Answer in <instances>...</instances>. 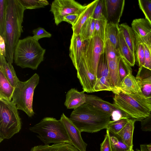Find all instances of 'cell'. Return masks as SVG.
<instances>
[{
  "mask_svg": "<svg viewBox=\"0 0 151 151\" xmlns=\"http://www.w3.org/2000/svg\"><path fill=\"white\" fill-rule=\"evenodd\" d=\"M82 11L79 12L71 14L64 17L63 18V21L67 22L72 24V25H73Z\"/></svg>",
  "mask_w": 151,
  "mask_h": 151,
  "instance_id": "cell-45",
  "label": "cell"
},
{
  "mask_svg": "<svg viewBox=\"0 0 151 151\" xmlns=\"http://www.w3.org/2000/svg\"><path fill=\"white\" fill-rule=\"evenodd\" d=\"M121 92L137 94H143L139 80L133 75L132 71L128 73L119 86L112 91L114 94Z\"/></svg>",
  "mask_w": 151,
  "mask_h": 151,
  "instance_id": "cell-13",
  "label": "cell"
},
{
  "mask_svg": "<svg viewBox=\"0 0 151 151\" xmlns=\"http://www.w3.org/2000/svg\"><path fill=\"white\" fill-rule=\"evenodd\" d=\"M142 90L143 94L145 96H147L151 94V85L146 84L142 87Z\"/></svg>",
  "mask_w": 151,
  "mask_h": 151,
  "instance_id": "cell-49",
  "label": "cell"
},
{
  "mask_svg": "<svg viewBox=\"0 0 151 151\" xmlns=\"http://www.w3.org/2000/svg\"><path fill=\"white\" fill-rule=\"evenodd\" d=\"M120 33L119 24L112 23L107 24L106 30L105 39H109L121 55L120 49Z\"/></svg>",
  "mask_w": 151,
  "mask_h": 151,
  "instance_id": "cell-24",
  "label": "cell"
},
{
  "mask_svg": "<svg viewBox=\"0 0 151 151\" xmlns=\"http://www.w3.org/2000/svg\"><path fill=\"white\" fill-rule=\"evenodd\" d=\"M147 147L149 151H151V143L147 145Z\"/></svg>",
  "mask_w": 151,
  "mask_h": 151,
  "instance_id": "cell-52",
  "label": "cell"
},
{
  "mask_svg": "<svg viewBox=\"0 0 151 151\" xmlns=\"http://www.w3.org/2000/svg\"></svg>",
  "mask_w": 151,
  "mask_h": 151,
  "instance_id": "cell-53",
  "label": "cell"
},
{
  "mask_svg": "<svg viewBox=\"0 0 151 151\" xmlns=\"http://www.w3.org/2000/svg\"><path fill=\"white\" fill-rule=\"evenodd\" d=\"M111 115L113 112L118 109L113 104L94 95L86 94V102Z\"/></svg>",
  "mask_w": 151,
  "mask_h": 151,
  "instance_id": "cell-17",
  "label": "cell"
},
{
  "mask_svg": "<svg viewBox=\"0 0 151 151\" xmlns=\"http://www.w3.org/2000/svg\"><path fill=\"white\" fill-rule=\"evenodd\" d=\"M113 99L116 107L129 119L141 122L151 113V109L141 101L139 94L121 92L114 94Z\"/></svg>",
  "mask_w": 151,
  "mask_h": 151,
  "instance_id": "cell-5",
  "label": "cell"
},
{
  "mask_svg": "<svg viewBox=\"0 0 151 151\" xmlns=\"http://www.w3.org/2000/svg\"><path fill=\"white\" fill-rule=\"evenodd\" d=\"M111 116L112 121L117 120L124 117L122 112L118 109L114 111L111 114Z\"/></svg>",
  "mask_w": 151,
  "mask_h": 151,
  "instance_id": "cell-48",
  "label": "cell"
},
{
  "mask_svg": "<svg viewBox=\"0 0 151 151\" xmlns=\"http://www.w3.org/2000/svg\"><path fill=\"white\" fill-rule=\"evenodd\" d=\"M105 17L107 23L119 24L125 4L124 0H105Z\"/></svg>",
  "mask_w": 151,
  "mask_h": 151,
  "instance_id": "cell-12",
  "label": "cell"
},
{
  "mask_svg": "<svg viewBox=\"0 0 151 151\" xmlns=\"http://www.w3.org/2000/svg\"><path fill=\"white\" fill-rule=\"evenodd\" d=\"M6 0H0V35L4 37L6 27Z\"/></svg>",
  "mask_w": 151,
  "mask_h": 151,
  "instance_id": "cell-35",
  "label": "cell"
},
{
  "mask_svg": "<svg viewBox=\"0 0 151 151\" xmlns=\"http://www.w3.org/2000/svg\"><path fill=\"white\" fill-rule=\"evenodd\" d=\"M111 116L86 103L74 109L69 118L81 132L93 133L106 129Z\"/></svg>",
  "mask_w": 151,
  "mask_h": 151,
  "instance_id": "cell-2",
  "label": "cell"
},
{
  "mask_svg": "<svg viewBox=\"0 0 151 151\" xmlns=\"http://www.w3.org/2000/svg\"><path fill=\"white\" fill-rule=\"evenodd\" d=\"M129 119L124 117L121 119L116 121H111L107 126L106 129L109 132L116 134L125 126Z\"/></svg>",
  "mask_w": 151,
  "mask_h": 151,
  "instance_id": "cell-31",
  "label": "cell"
},
{
  "mask_svg": "<svg viewBox=\"0 0 151 151\" xmlns=\"http://www.w3.org/2000/svg\"><path fill=\"white\" fill-rule=\"evenodd\" d=\"M141 129L144 132H151V113L141 121Z\"/></svg>",
  "mask_w": 151,
  "mask_h": 151,
  "instance_id": "cell-43",
  "label": "cell"
},
{
  "mask_svg": "<svg viewBox=\"0 0 151 151\" xmlns=\"http://www.w3.org/2000/svg\"><path fill=\"white\" fill-rule=\"evenodd\" d=\"M119 28L125 42L135 56L137 40L134 31L132 27L129 26L126 23L119 25Z\"/></svg>",
  "mask_w": 151,
  "mask_h": 151,
  "instance_id": "cell-20",
  "label": "cell"
},
{
  "mask_svg": "<svg viewBox=\"0 0 151 151\" xmlns=\"http://www.w3.org/2000/svg\"><path fill=\"white\" fill-rule=\"evenodd\" d=\"M141 101L151 109V94L145 96L143 94H139Z\"/></svg>",
  "mask_w": 151,
  "mask_h": 151,
  "instance_id": "cell-47",
  "label": "cell"
},
{
  "mask_svg": "<svg viewBox=\"0 0 151 151\" xmlns=\"http://www.w3.org/2000/svg\"><path fill=\"white\" fill-rule=\"evenodd\" d=\"M26 9H34L44 8L49 4L46 0H18Z\"/></svg>",
  "mask_w": 151,
  "mask_h": 151,
  "instance_id": "cell-33",
  "label": "cell"
},
{
  "mask_svg": "<svg viewBox=\"0 0 151 151\" xmlns=\"http://www.w3.org/2000/svg\"><path fill=\"white\" fill-rule=\"evenodd\" d=\"M32 33L33 36L38 40L43 38H50L52 36V35L50 32L40 27L33 29Z\"/></svg>",
  "mask_w": 151,
  "mask_h": 151,
  "instance_id": "cell-40",
  "label": "cell"
},
{
  "mask_svg": "<svg viewBox=\"0 0 151 151\" xmlns=\"http://www.w3.org/2000/svg\"><path fill=\"white\" fill-rule=\"evenodd\" d=\"M99 0H95L86 6L79 15L74 24L72 25L73 34L79 35L81 29L86 20L90 17H92Z\"/></svg>",
  "mask_w": 151,
  "mask_h": 151,
  "instance_id": "cell-16",
  "label": "cell"
},
{
  "mask_svg": "<svg viewBox=\"0 0 151 151\" xmlns=\"http://www.w3.org/2000/svg\"><path fill=\"white\" fill-rule=\"evenodd\" d=\"M94 92L103 91H112L109 80L105 77L97 78L93 87Z\"/></svg>",
  "mask_w": 151,
  "mask_h": 151,
  "instance_id": "cell-34",
  "label": "cell"
},
{
  "mask_svg": "<svg viewBox=\"0 0 151 151\" xmlns=\"http://www.w3.org/2000/svg\"><path fill=\"white\" fill-rule=\"evenodd\" d=\"M139 81L142 87L143 85L145 84L151 85V76L142 80H139Z\"/></svg>",
  "mask_w": 151,
  "mask_h": 151,
  "instance_id": "cell-50",
  "label": "cell"
},
{
  "mask_svg": "<svg viewBox=\"0 0 151 151\" xmlns=\"http://www.w3.org/2000/svg\"><path fill=\"white\" fill-rule=\"evenodd\" d=\"M0 55L6 58V47L4 40L0 35Z\"/></svg>",
  "mask_w": 151,
  "mask_h": 151,
  "instance_id": "cell-46",
  "label": "cell"
},
{
  "mask_svg": "<svg viewBox=\"0 0 151 151\" xmlns=\"http://www.w3.org/2000/svg\"><path fill=\"white\" fill-rule=\"evenodd\" d=\"M142 43L145 50L144 63L143 67L151 71V56L146 45L144 43Z\"/></svg>",
  "mask_w": 151,
  "mask_h": 151,
  "instance_id": "cell-42",
  "label": "cell"
},
{
  "mask_svg": "<svg viewBox=\"0 0 151 151\" xmlns=\"http://www.w3.org/2000/svg\"><path fill=\"white\" fill-rule=\"evenodd\" d=\"M84 41L79 35L73 34L70 40L69 56L76 70L78 68L82 55Z\"/></svg>",
  "mask_w": 151,
  "mask_h": 151,
  "instance_id": "cell-14",
  "label": "cell"
},
{
  "mask_svg": "<svg viewBox=\"0 0 151 151\" xmlns=\"http://www.w3.org/2000/svg\"><path fill=\"white\" fill-rule=\"evenodd\" d=\"M141 151H149L147 149L146 145H142L140 147Z\"/></svg>",
  "mask_w": 151,
  "mask_h": 151,
  "instance_id": "cell-51",
  "label": "cell"
},
{
  "mask_svg": "<svg viewBox=\"0 0 151 151\" xmlns=\"http://www.w3.org/2000/svg\"><path fill=\"white\" fill-rule=\"evenodd\" d=\"M40 77L35 73L25 81H20L15 87L12 101L18 110L24 112L29 117L34 114L33 109V97L35 90L39 83Z\"/></svg>",
  "mask_w": 151,
  "mask_h": 151,
  "instance_id": "cell-7",
  "label": "cell"
},
{
  "mask_svg": "<svg viewBox=\"0 0 151 151\" xmlns=\"http://www.w3.org/2000/svg\"><path fill=\"white\" fill-rule=\"evenodd\" d=\"M136 121L129 119L124 127L117 134L122 142L127 147L133 148V135L134 123Z\"/></svg>",
  "mask_w": 151,
  "mask_h": 151,
  "instance_id": "cell-18",
  "label": "cell"
},
{
  "mask_svg": "<svg viewBox=\"0 0 151 151\" xmlns=\"http://www.w3.org/2000/svg\"><path fill=\"white\" fill-rule=\"evenodd\" d=\"M25 9L18 0H6V27L4 39L6 45V59L8 62L12 64L16 47L21 33L23 32L22 24Z\"/></svg>",
  "mask_w": 151,
  "mask_h": 151,
  "instance_id": "cell-1",
  "label": "cell"
},
{
  "mask_svg": "<svg viewBox=\"0 0 151 151\" xmlns=\"http://www.w3.org/2000/svg\"><path fill=\"white\" fill-rule=\"evenodd\" d=\"M131 25L137 36L143 37L151 33V24L145 18L134 19L132 21Z\"/></svg>",
  "mask_w": 151,
  "mask_h": 151,
  "instance_id": "cell-22",
  "label": "cell"
},
{
  "mask_svg": "<svg viewBox=\"0 0 151 151\" xmlns=\"http://www.w3.org/2000/svg\"><path fill=\"white\" fill-rule=\"evenodd\" d=\"M105 0H99L92 17L96 20L105 17Z\"/></svg>",
  "mask_w": 151,
  "mask_h": 151,
  "instance_id": "cell-39",
  "label": "cell"
},
{
  "mask_svg": "<svg viewBox=\"0 0 151 151\" xmlns=\"http://www.w3.org/2000/svg\"><path fill=\"white\" fill-rule=\"evenodd\" d=\"M31 132L37 134V137L45 144L67 143L71 141L66 129L60 119L45 117L40 122L29 128Z\"/></svg>",
  "mask_w": 151,
  "mask_h": 151,
  "instance_id": "cell-4",
  "label": "cell"
},
{
  "mask_svg": "<svg viewBox=\"0 0 151 151\" xmlns=\"http://www.w3.org/2000/svg\"><path fill=\"white\" fill-rule=\"evenodd\" d=\"M0 69L2 70L12 85L15 87L20 81L12 63L7 62L6 57L0 55Z\"/></svg>",
  "mask_w": 151,
  "mask_h": 151,
  "instance_id": "cell-19",
  "label": "cell"
},
{
  "mask_svg": "<svg viewBox=\"0 0 151 151\" xmlns=\"http://www.w3.org/2000/svg\"><path fill=\"white\" fill-rule=\"evenodd\" d=\"M76 70L77 76L83 91L87 93L94 92L93 87L97 77L91 72L86 63L82 58Z\"/></svg>",
  "mask_w": 151,
  "mask_h": 151,
  "instance_id": "cell-11",
  "label": "cell"
},
{
  "mask_svg": "<svg viewBox=\"0 0 151 151\" xmlns=\"http://www.w3.org/2000/svg\"><path fill=\"white\" fill-rule=\"evenodd\" d=\"M119 43L121 57L130 66H134L136 62L135 56L125 42L121 32L119 34Z\"/></svg>",
  "mask_w": 151,
  "mask_h": 151,
  "instance_id": "cell-26",
  "label": "cell"
},
{
  "mask_svg": "<svg viewBox=\"0 0 151 151\" xmlns=\"http://www.w3.org/2000/svg\"><path fill=\"white\" fill-rule=\"evenodd\" d=\"M83 91L79 92L75 88L69 90L66 95L64 105L68 109H76L86 102V94Z\"/></svg>",
  "mask_w": 151,
  "mask_h": 151,
  "instance_id": "cell-15",
  "label": "cell"
},
{
  "mask_svg": "<svg viewBox=\"0 0 151 151\" xmlns=\"http://www.w3.org/2000/svg\"><path fill=\"white\" fill-rule=\"evenodd\" d=\"M139 7L147 19L151 24V0H139Z\"/></svg>",
  "mask_w": 151,
  "mask_h": 151,
  "instance_id": "cell-37",
  "label": "cell"
},
{
  "mask_svg": "<svg viewBox=\"0 0 151 151\" xmlns=\"http://www.w3.org/2000/svg\"><path fill=\"white\" fill-rule=\"evenodd\" d=\"M104 52V42L94 36L84 41L81 58L85 60L91 72L96 76L97 67L101 55Z\"/></svg>",
  "mask_w": 151,
  "mask_h": 151,
  "instance_id": "cell-8",
  "label": "cell"
},
{
  "mask_svg": "<svg viewBox=\"0 0 151 151\" xmlns=\"http://www.w3.org/2000/svg\"><path fill=\"white\" fill-rule=\"evenodd\" d=\"M118 69L121 82L128 73L130 71H132V69L131 66L122 57H120L119 58Z\"/></svg>",
  "mask_w": 151,
  "mask_h": 151,
  "instance_id": "cell-38",
  "label": "cell"
},
{
  "mask_svg": "<svg viewBox=\"0 0 151 151\" xmlns=\"http://www.w3.org/2000/svg\"><path fill=\"white\" fill-rule=\"evenodd\" d=\"M60 120L70 139L71 144L79 151H86L87 145L83 139L79 129L64 113L61 115Z\"/></svg>",
  "mask_w": 151,
  "mask_h": 151,
  "instance_id": "cell-10",
  "label": "cell"
},
{
  "mask_svg": "<svg viewBox=\"0 0 151 151\" xmlns=\"http://www.w3.org/2000/svg\"><path fill=\"white\" fill-rule=\"evenodd\" d=\"M104 52L108 61L116 59L121 57L119 53L108 39L105 40Z\"/></svg>",
  "mask_w": 151,
  "mask_h": 151,
  "instance_id": "cell-32",
  "label": "cell"
},
{
  "mask_svg": "<svg viewBox=\"0 0 151 151\" xmlns=\"http://www.w3.org/2000/svg\"><path fill=\"white\" fill-rule=\"evenodd\" d=\"M119 58L108 61L109 68V81L112 89V92L119 86L121 83L118 69Z\"/></svg>",
  "mask_w": 151,
  "mask_h": 151,
  "instance_id": "cell-21",
  "label": "cell"
},
{
  "mask_svg": "<svg viewBox=\"0 0 151 151\" xmlns=\"http://www.w3.org/2000/svg\"><path fill=\"white\" fill-rule=\"evenodd\" d=\"M136 62L139 67L143 66L145 60V50L143 44L137 41L135 52Z\"/></svg>",
  "mask_w": 151,
  "mask_h": 151,
  "instance_id": "cell-36",
  "label": "cell"
},
{
  "mask_svg": "<svg viewBox=\"0 0 151 151\" xmlns=\"http://www.w3.org/2000/svg\"><path fill=\"white\" fill-rule=\"evenodd\" d=\"M95 19L89 17L84 24L80 30L79 35L83 41L89 40L93 37Z\"/></svg>",
  "mask_w": 151,
  "mask_h": 151,
  "instance_id": "cell-27",
  "label": "cell"
},
{
  "mask_svg": "<svg viewBox=\"0 0 151 151\" xmlns=\"http://www.w3.org/2000/svg\"><path fill=\"white\" fill-rule=\"evenodd\" d=\"M113 151H134L133 148L127 147L116 134L109 132ZM136 151H140L138 150Z\"/></svg>",
  "mask_w": 151,
  "mask_h": 151,
  "instance_id": "cell-28",
  "label": "cell"
},
{
  "mask_svg": "<svg viewBox=\"0 0 151 151\" xmlns=\"http://www.w3.org/2000/svg\"><path fill=\"white\" fill-rule=\"evenodd\" d=\"M136 37L137 41L140 42L146 45L151 56V33L144 37H139L136 36Z\"/></svg>",
  "mask_w": 151,
  "mask_h": 151,
  "instance_id": "cell-44",
  "label": "cell"
},
{
  "mask_svg": "<svg viewBox=\"0 0 151 151\" xmlns=\"http://www.w3.org/2000/svg\"><path fill=\"white\" fill-rule=\"evenodd\" d=\"M86 6L74 0H55L51 5L50 11L53 14L57 25L63 21L64 17L82 11Z\"/></svg>",
  "mask_w": 151,
  "mask_h": 151,
  "instance_id": "cell-9",
  "label": "cell"
},
{
  "mask_svg": "<svg viewBox=\"0 0 151 151\" xmlns=\"http://www.w3.org/2000/svg\"><path fill=\"white\" fill-rule=\"evenodd\" d=\"M14 88L7 79L3 71L0 69V98L12 101Z\"/></svg>",
  "mask_w": 151,
  "mask_h": 151,
  "instance_id": "cell-25",
  "label": "cell"
},
{
  "mask_svg": "<svg viewBox=\"0 0 151 151\" xmlns=\"http://www.w3.org/2000/svg\"><path fill=\"white\" fill-rule=\"evenodd\" d=\"M30 151H79L70 143H61L52 145H40L32 147Z\"/></svg>",
  "mask_w": 151,
  "mask_h": 151,
  "instance_id": "cell-23",
  "label": "cell"
},
{
  "mask_svg": "<svg viewBox=\"0 0 151 151\" xmlns=\"http://www.w3.org/2000/svg\"><path fill=\"white\" fill-rule=\"evenodd\" d=\"M100 151H113L109 131L107 129L104 139L100 144Z\"/></svg>",
  "mask_w": 151,
  "mask_h": 151,
  "instance_id": "cell-41",
  "label": "cell"
},
{
  "mask_svg": "<svg viewBox=\"0 0 151 151\" xmlns=\"http://www.w3.org/2000/svg\"><path fill=\"white\" fill-rule=\"evenodd\" d=\"M16 105L12 101L0 98V142L19 133L22 122Z\"/></svg>",
  "mask_w": 151,
  "mask_h": 151,
  "instance_id": "cell-6",
  "label": "cell"
},
{
  "mask_svg": "<svg viewBox=\"0 0 151 151\" xmlns=\"http://www.w3.org/2000/svg\"><path fill=\"white\" fill-rule=\"evenodd\" d=\"M46 50L33 36L19 40L14 55L15 64L22 68L37 70L43 61Z\"/></svg>",
  "mask_w": 151,
  "mask_h": 151,
  "instance_id": "cell-3",
  "label": "cell"
},
{
  "mask_svg": "<svg viewBox=\"0 0 151 151\" xmlns=\"http://www.w3.org/2000/svg\"><path fill=\"white\" fill-rule=\"evenodd\" d=\"M97 76V78L104 76L109 80L108 63L104 52L101 55L98 63Z\"/></svg>",
  "mask_w": 151,
  "mask_h": 151,
  "instance_id": "cell-30",
  "label": "cell"
},
{
  "mask_svg": "<svg viewBox=\"0 0 151 151\" xmlns=\"http://www.w3.org/2000/svg\"><path fill=\"white\" fill-rule=\"evenodd\" d=\"M107 22L105 17L95 20L93 37H97L104 42L105 40V34Z\"/></svg>",
  "mask_w": 151,
  "mask_h": 151,
  "instance_id": "cell-29",
  "label": "cell"
}]
</instances>
